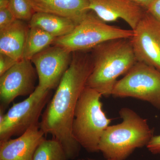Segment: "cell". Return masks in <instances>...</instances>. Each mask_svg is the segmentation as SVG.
I'll list each match as a JSON object with an SVG mask.
<instances>
[{"label":"cell","mask_w":160,"mask_h":160,"mask_svg":"<svg viewBox=\"0 0 160 160\" xmlns=\"http://www.w3.org/2000/svg\"><path fill=\"white\" fill-rule=\"evenodd\" d=\"M93 68L91 51L72 52L71 63L63 75L52 98L42 114L40 129L58 140L68 160L79 154L81 146L72 133L78 100L86 86Z\"/></svg>","instance_id":"6da1fadb"},{"label":"cell","mask_w":160,"mask_h":160,"mask_svg":"<svg viewBox=\"0 0 160 160\" xmlns=\"http://www.w3.org/2000/svg\"><path fill=\"white\" fill-rule=\"evenodd\" d=\"M91 52L93 68L86 86L108 97L118 78L137 62L130 38L109 40L98 45Z\"/></svg>","instance_id":"7a4b0ae2"},{"label":"cell","mask_w":160,"mask_h":160,"mask_svg":"<svg viewBox=\"0 0 160 160\" xmlns=\"http://www.w3.org/2000/svg\"><path fill=\"white\" fill-rule=\"evenodd\" d=\"M122 122L109 126L103 132L99 151L106 159L125 160L137 149L146 146L153 137L147 120L134 110L120 109Z\"/></svg>","instance_id":"3957f363"},{"label":"cell","mask_w":160,"mask_h":160,"mask_svg":"<svg viewBox=\"0 0 160 160\" xmlns=\"http://www.w3.org/2000/svg\"><path fill=\"white\" fill-rule=\"evenodd\" d=\"M102 96L99 92L86 86L78 100L72 125L74 139L92 153L99 152L101 137L111 122L103 111Z\"/></svg>","instance_id":"277c9868"},{"label":"cell","mask_w":160,"mask_h":160,"mask_svg":"<svg viewBox=\"0 0 160 160\" xmlns=\"http://www.w3.org/2000/svg\"><path fill=\"white\" fill-rule=\"evenodd\" d=\"M132 29L110 26L90 10L84 19L69 34L57 38L53 45L71 52L91 51L98 45L109 40L130 38Z\"/></svg>","instance_id":"5b68a950"},{"label":"cell","mask_w":160,"mask_h":160,"mask_svg":"<svg viewBox=\"0 0 160 160\" xmlns=\"http://www.w3.org/2000/svg\"><path fill=\"white\" fill-rule=\"evenodd\" d=\"M49 91L39 86L27 98L14 103L0 118V143L21 135L32 126L39 125L40 116L49 101Z\"/></svg>","instance_id":"8992f818"},{"label":"cell","mask_w":160,"mask_h":160,"mask_svg":"<svg viewBox=\"0 0 160 160\" xmlns=\"http://www.w3.org/2000/svg\"><path fill=\"white\" fill-rule=\"evenodd\" d=\"M111 96L134 98L160 109V71L145 63L137 62L122 78L117 82Z\"/></svg>","instance_id":"52a82bcc"},{"label":"cell","mask_w":160,"mask_h":160,"mask_svg":"<svg viewBox=\"0 0 160 160\" xmlns=\"http://www.w3.org/2000/svg\"><path fill=\"white\" fill-rule=\"evenodd\" d=\"M130 38L137 62L160 71V21L146 11Z\"/></svg>","instance_id":"ba28073f"},{"label":"cell","mask_w":160,"mask_h":160,"mask_svg":"<svg viewBox=\"0 0 160 160\" xmlns=\"http://www.w3.org/2000/svg\"><path fill=\"white\" fill-rule=\"evenodd\" d=\"M31 61L22 59L0 77L1 106L5 108L18 97L34 92L38 74Z\"/></svg>","instance_id":"9c48e42d"},{"label":"cell","mask_w":160,"mask_h":160,"mask_svg":"<svg viewBox=\"0 0 160 160\" xmlns=\"http://www.w3.org/2000/svg\"><path fill=\"white\" fill-rule=\"evenodd\" d=\"M72 52L60 46L52 45L32 59L38 78V86L48 90L57 87L69 68Z\"/></svg>","instance_id":"30bf717a"},{"label":"cell","mask_w":160,"mask_h":160,"mask_svg":"<svg viewBox=\"0 0 160 160\" xmlns=\"http://www.w3.org/2000/svg\"><path fill=\"white\" fill-rule=\"evenodd\" d=\"M89 9L105 22L122 19L133 30L146 10L130 0H89Z\"/></svg>","instance_id":"8fae6325"},{"label":"cell","mask_w":160,"mask_h":160,"mask_svg":"<svg viewBox=\"0 0 160 160\" xmlns=\"http://www.w3.org/2000/svg\"><path fill=\"white\" fill-rule=\"evenodd\" d=\"M45 133L39 125L32 126L18 138L0 143V160H32Z\"/></svg>","instance_id":"7c38bea8"},{"label":"cell","mask_w":160,"mask_h":160,"mask_svg":"<svg viewBox=\"0 0 160 160\" xmlns=\"http://www.w3.org/2000/svg\"><path fill=\"white\" fill-rule=\"evenodd\" d=\"M35 12L70 19L78 24L90 11L89 0H28Z\"/></svg>","instance_id":"4fadbf2b"},{"label":"cell","mask_w":160,"mask_h":160,"mask_svg":"<svg viewBox=\"0 0 160 160\" xmlns=\"http://www.w3.org/2000/svg\"><path fill=\"white\" fill-rule=\"evenodd\" d=\"M29 29V25L19 20L0 29V53L7 55L17 62L22 60Z\"/></svg>","instance_id":"5bb4252c"},{"label":"cell","mask_w":160,"mask_h":160,"mask_svg":"<svg viewBox=\"0 0 160 160\" xmlns=\"http://www.w3.org/2000/svg\"><path fill=\"white\" fill-rule=\"evenodd\" d=\"M29 27H36L44 30L56 38L69 34L78 25L70 19L56 15L35 12L29 21Z\"/></svg>","instance_id":"9a60e30c"},{"label":"cell","mask_w":160,"mask_h":160,"mask_svg":"<svg viewBox=\"0 0 160 160\" xmlns=\"http://www.w3.org/2000/svg\"><path fill=\"white\" fill-rule=\"evenodd\" d=\"M57 38L36 27H29L23 51L22 59L31 61L38 53L53 45Z\"/></svg>","instance_id":"2e32d148"},{"label":"cell","mask_w":160,"mask_h":160,"mask_svg":"<svg viewBox=\"0 0 160 160\" xmlns=\"http://www.w3.org/2000/svg\"><path fill=\"white\" fill-rule=\"evenodd\" d=\"M32 160H68L61 143L54 138H44L35 152Z\"/></svg>","instance_id":"e0dca14e"},{"label":"cell","mask_w":160,"mask_h":160,"mask_svg":"<svg viewBox=\"0 0 160 160\" xmlns=\"http://www.w3.org/2000/svg\"><path fill=\"white\" fill-rule=\"evenodd\" d=\"M9 7L17 20L29 21L35 13L28 0H9Z\"/></svg>","instance_id":"ac0fdd59"},{"label":"cell","mask_w":160,"mask_h":160,"mask_svg":"<svg viewBox=\"0 0 160 160\" xmlns=\"http://www.w3.org/2000/svg\"><path fill=\"white\" fill-rule=\"evenodd\" d=\"M16 20L9 7L0 8V29L11 25Z\"/></svg>","instance_id":"d6986e66"},{"label":"cell","mask_w":160,"mask_h":160,"mask_svg":"<svg viewBox=\"0 0 160 160\" xmlns=\"http://www.w3.org/2000/svg\"><path fill=\"white\" fill-rule=\"evenodd\" d=\"M18 62L9 56L0 53V76L14 66Z\"/></svg>","instance_id":"ffe728a7"},{"label":"cell","mask_w":160,"mask_h":160,"mask_svg":"<svg viewBox=\"0 0 160 160\" xmlns=\"http://www.w3.org/2000/svg\"><path fill=\"white\" fill-rule=\"evenodd\" d=\"M148 150L153 154L160 153V135L153 136L146 146Z\"/></svg>","instance_id":"44dd1931"},{"label":"cell","mask_w":160,"mask_h":160,"mask_svg":"<svg viewBox=\"0 0 160 160\" xmlns=\"http://www.w3.org/2000/svg\"><path fill=\"white\" fill-rule=\"evenodd\" d=\"M146 11L160 21V0H153Z\"/></svg>","instance_id":"7402d4cb"},{"label":"cell","mask_w":160,"mask_h":160,"mask_svg":"<svg viewBox=\"0 0 160 160\" xmlns=\"http://www.w3.org/2000/svg\"><path fill=\"white\" fill-rule=\"evenodd\" d=\"M130 1L146 11L153 0H130Z\"/></svg>","instance_id":"603a6c76"},{"label":"cell","mask_w":160,"mask_h":160,"mask_svg":"<svg viewBox=\"0 0 160 160\" xmlns=\"http://www.w3.org/2000/svg\"><path fill=\"white\" fill-rule=\"evenodd\" d=\"M9 0H0V8L9 7Z\"/></svg>","instance_id":"cb8c5ba5"},{"label":"cell","mask_w":160,"mask_h":160,"mask_svg":"<svg viewBox=\"0 0 160 160\" xmlns=\"http://www.w3.org/2000/svg\"><path fill=\"white\" fill-rule=\"evenodd\" d=\"M78 160H95L94 159H80ZM106 160H112L110 159H106Z\"/></svg>","instance_id":"d4e9b609"},{"label":"cell","mask_w":160,"mask_h":160,"mask_svg":"<svg viewBox=\"0 0 160 160\" xmlns=\"http://www.w3.org/2000/svg\"></svg>","instance_id":"484cf974"}]
</instances>
